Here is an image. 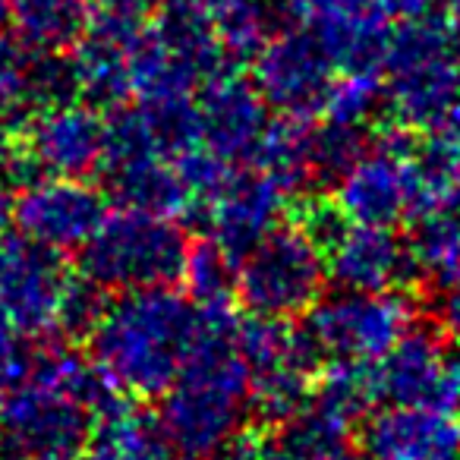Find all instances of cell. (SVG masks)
Wrapping results in <instances>:
<instances>
[{"label":"cell","mask_w":460,"mask_h":460,"mask_svg":"<svg viewBox=\"0 0 460 460\" xmlns=\"http://www.w3.org/2000/svg\"><path fill=\"white\" fill-rule=\"evenodd\" d=\"M108 303L111 294L104 288H98L85 275H70L64 284V294H60L54 328H60L70 341H89V334L98 328Z\"/></svg>","instance_id":"23"},{"label":"cell","mask_w":460,"mask_h":460,"mask_svg":"<svg viewBox=\"0 0 460 460\" xmlns=\"http://www.w3.org/2000/svg\"><path fill=\"white\" fill-rule=\"evenodd\" d=\"M104 186L108 196L120 202V208L152 211V215H190L192 196L183 177L177 173L173 161L148 158L133 164L104 167Z\"/></svg>","instance_id":"18"},{"label":"cell","mask_w":460,"mask_h":460,"mask_svg":"<svg viewBox=\"0 0 460 460\" xmlns=\"http://www.w3.org/2000/svg\"><path fill=\"white\" fill-rule=\"evenodd\" d=\"M161 460H186V457H180V454H177V457H173V454H164Z\"/></svg>","instance_id":"32"},{"label":"cell","mask_w":460,"mask_h":460,"mask_svg":"<svg viewBox=\"0 0 460 460\" xmlns=\"http://www.w3.org/2000/svg\"><path fill=\"white\" fill-rule=\"evenodd\" d=\"M89 429L92 410L29 366L20 382L0 388V447L10 460H79Z\"/></svg>","instance_id":"7"},{"label":"cell","mask_w":460,"mask_h":460,"mask_svg":"<svg viewBox=\"0 0 460 460\" xmlns=\"http://www.w3.org/2000/svg\"><path fill=\"white\" fill-rule=\"evenodd\" d=\"M199 334L183 369L161 394L158 429L164 445L186 460H208L243 432L250 420V369L240 359L237 303L196 306Z\"/></svg>","instance_id":"1"},{"label":"cell","mask_w":460,"mask_h":460,"mask_svg":"<svg viewBox=\"0 0 460 460\" xmlns=\"http://www.w3.org/2000/svg\"><path fill=\"white\" fill-rule=\"evenodd\" d=\"M234 271L237 265L230 262L208 237L205 240H190V252H186L183 278L186 296L196 306H217V303H237L234 296Z\"/></svg>","instance_id":"21"},{"label":"cell","mask_w":460,"mask_h":460,"mask_svg":"<svg viewBox=\"0 0 460 460\" xmlns=\"http://www.w3.org/2000/svg\"><path fill=\"white\" fill-rule=\"evenodd\" d=\"M108 215V196L83 177H41L20 190L13 224L22 237L60 252H79Z\"/></svg>","instance_id":"11"},{"label":"cell","mask_w":460,"mask_h":460,"mask_svg":"<svg viewBox=\"0 0 460 460\" xmlns=\"http://www.w3.org/2000/svg\"><path fill=\"white\" fill-rule=\"evenodd\" d=\"M435 328L460 353V290H445L435 303Z\"/></svg>","instance_id":"27"},{"label":"cell","mask_w":460,"mask_h":460,"mask_svg":"<svg viewBox=\"0 0 460 460\" xmlns=\"http://www.w3.org/2000/svg\"><path fill=\"white\" fill-rule=\"evenodd\" d=\"M13 205H16L13 186L0 177V237L10 234V224H13Z\"/></svg>","instance_id":"30"},{"label":"cell","mask_w":460,"mask_h":460,"mask_svg":"<svg viewBox=\"0 0 460 460\" xmlns=\"http://www.w3.org/2000/svg\"><path fill=\"white\" fill-rule=\"evenodd\" d=\"M328 284L325 252L296 224H278L234 271V296L252 315L300 319Z\"/></svg>","instance_id":"6"},{"label":"cell","mask_w":460,"mask_h":460,"mask_svg":"<svg viewBox=\"0 0 460 460\" xmlns=\"http://www.w3.org/2000/svg\"><path fill=\"white\" fill-rule=\"evenodd\" d=\"M441 0H382V7L388 13H397V16H407V20H416V16H426L438 7Z\"/></svg>","instance_id":"29"},{"label":"cell","mask_w":460,"mask_h":460,"mask_svg":"<svg viewBox=\"0 0 460 460\" xmlns=\"http://www.w3.org/2000/svg\"><path fill=\"white\" fill-rule=\"evenodd\" d=\"M10 148H13V139H10L7 127H4V123H0V158H4V155H7Z\"/></svg>","instance_id":"31"},{"label":"cell","mask_w":460,"mask_h":460,"mask_svg":"<svg viewBox=\"0 0 460 460\" xmlns=\"http://www.w3.org/2000/svg\"><path fill=\"white\" fill-rule=\"evenodd\" d=\"M413 325V303L397 290L338 288L300 315V332L322 366L378 363Z\"/></svg>","instance_id":"5"},{"label":"cell","mask_w":460,"mask_h":460,"mask_svg":"<svg viewBox=\"0 0 460 460\" xmlns=\"http://www.w3.org/2000/svg\"><path fill=\"white\" fill-rule=\"evenodd\" d=\"M167 454L158 420L142 413L127 394H117L92 416L79 460H161Z\"/></svg>","instance_id":"16"},{"label":"cell","mask_w":460,"mask_h":460,"mask_svg":"<svg viewBox=\"0 0 460 460\" xmlns=\"http://www.w3.org/2000/svg\"><path fill=\"white\" fill-rule=\"evenodd\" d=\"M369 139L363 136V127H347V123H332L313 127V177L315 183H338L341 173L363 155Z\"/></svg>","instance_id":"22"},{"label":"cell","mask_w":460,"mask_h":460,"mask_svg":"<svg viewBox=\"0 0 460 460\" xmlns=\"http://www.w3.org/2000/svg\"><path fill=\"white\" fill-rule=\"evenodd\" d=\"M0 460H10V457H7V454H4V447H0Z\"/></svg>","instance_id":"33"},{"label":"cell","mask_w":460,"mask_h":460,"mask_svg":"<svg viewBox=\"0 0 460 460\" xmlns=\"http://www.w3.org/2000/svg\"><path fill=\"white\" fill-rule=\"evenodd\" d=\"M70 278L60 252L22 237H0V306L7 309L26 338H41L54 328L58 303Z\"/></svg>","instance_id":"12"},{"label":"cell","mask_w":460,"mask_h":460,"mask_svg":"<svg viewBox=\"0 0 460 460\" xmlns=\"http://www.w3.org/2000/svg\"><path fill=\"white\" fill-rule=\"evenodd\" d=\"M407 246L416 278L438 294L460 290V199L416 221Z\"/></svg>","instance_id":"19"},{"label":"cell","mask_w":460,"mask_h":460,"mask_svg":"<svg viewBox=\"0 0 460 460\" xmlns=\"http://www.w3.org/2000/svg\"><path fill=\"white\" fill-rule=\"evenodd\" d=\"M208 460H269V451H265V438L259 432H237L227 445H221Z\"/></svg>","instance_id":"26"},{"label":"cell","mask_w":460,"mask_h":460,"mask_svg":"<svg viewBox=\"0 0 460 460\" xmlns=\"http://www.w3.org/2000/svg\"><path fill=\"white\" fill-rule=\"evenodd\" d=\"M426 146L460 167V102L426 129Z\"/></svg>","instance_id":"25"},{"label":"cell","mask_w":460,"mask_h":460,"mask_svg":"<svg viewBox=\"0 0 460 460\" xmlns=\"http://www.w3.org/2000/svg\"><path fill=\"white\" fill-rule=\"evenodd\" d=\"M22 146L48 177H89L102 171L104 123L92 111L58 108L32 123Z\"/></svg>","instance_id":"15"},{"label":"cell","mask_w":460,"mask_h":460,"mask_svg":"<svg viewBox=\"0 0 460 460\" xmlns=\"http://www.w3.org/2000/svg\"><path fill=\"white\" fill-rule=\"evenodd\" d=\"M382 83L372 73H353L338 89H328L325 95V114L332 123H347V127H363L376 108L382 104Z\"/></svg>","instance_id":"24"},{"label":"cell","mask_w":460,"mask_h":460,"mask_svg":"<svg viewBox=\"0 0 460 460\" xmlns=\"http://www.w3.org/2000/svg\"><path fill=\"white\" fill-rule=\"evenodd\" d=\"M385 102L407 133H426L460 102V32L441 7L416 16L391 41Z\"/></svg>","instance_id":"4"},{"label":"cell","mask_w":460,"mask_h":460,"mask_svg":"<svg viewBox=\"0 0 460 460\" xmlns=\"http://www.w3.org/2000/svg\"><path fill=\"white\" fill-rule=\"evenodd\" d=\"M26 334H22V328L16 325V319L7 313V309L0 306V363H7L10 357H16V353L26 347Z\"/></svg>","instance_id":"28"},{"label":"cell","mask_w":460,"mask_h":460,"mask_svg":"<svg viewBox=\"0 0 460 460\" xmlns=\"http://www.w3.org/2000/svg\"><path fill=\"white\" fill-rule=\"evenodd\" d=\"M202 146L227 164H252L269 120L250 92H215L199 114Z\"/></svg>","instance_id":"17"},{"label":"cell","mask_w":460,"mask_h":460,"mask_svg":"<svg viewBox=\"0 0 460 460\" xmlns=\"http://www.w3.org/2000/svg\"><path fill=\"white\" fill-rule=\"evenodd\" d=\"M186 252L190 237L177 217L120 208L104 215L89 243L79 250V275L108 294L177 288Z\"/></svg>","instance_id":"3"},{"label":"cell","mask_w":460,"mask_h":460,"mask_svg":"<svg viewBox=\"0 0 460 460\" xmlns=\"http://www.w3.org/2000/svg\"><path fill=\"white\" fill-rule=\"evenodd\" d=\"M328 281L344 290H397L413 275L410 246L394 227L347 221L325 250Z\"/></svg>","instance_id":"14"},{"label":"cell","mask_w":460,"mask_h":460,"mask_svg":"<svg viewBox=\"0 0 460 460\" xmlns=\"http://www.w3.org/2000/svg\"><path fill=\"white\" fill-rule=\"evenodd\" d=\"M376 366L378 403L460 413V353L429 328H410Z\"/></svg>","instance_id":"9"},{"label":"cell","mask_w":460,"mask_h":460,"mask_svg":"<svg viewBox=\"0 0 460 460\" xmlns=\"http://www.w3.org/2000/svg\"><path fill=\"white\" fill-rule=\"evenodd\" d=\"M366 460H460V413L385 403L363 420Z\"/></svg>","instance_id":"13"},{"label":"cell","mask_w":460,"mask_h":460,"mask_svg":"<svg viewBox=\"0 0 460 460\" xmlns=\"http://www.w3.org/2000/svg\"><path fill=\"white\" fill-rule=\"evenodd\" d=\"M284 208H288V192L275 180L265 177L259 167L246 171L237 164L202 205L192 208V215L205 217L208 240L237 265L278 224H284Z\"/></svg>","instance_id":"10"},{"label":"cell","mask_w":460,"mask_h":460,"mask_svg":"<svg viewBox=\"0 0 460 460\" xmlns=\"http://www.w3.org/2000/svg\"><path fill=\"white\" fill-rule=\"evenodd\" d=\"M199 334L196 303L173 288L111 296L89 334V359L127 397H161L183 369Z\"/></svg>","instance_id":"2"},{"label":"cell","mask_w":460,"mask_h":460,"mask_svg":"<svg viewBox=\"0 0 460 460\" xmlns=\"http://www.w3.org/2000/svg\"><path fill=\"white\" fill-rule=\"evenodd\" d=\"M334 202L350 221L397 227L420 217V173L416 146L407 129L394 127L369 142L357 161L334 183Z\"/></svg>","instance_id":"8"},{"label":"cell","mask_w":460,"mask_h":460,"mask_svg":"<svg viewBox=\"0 0 460 460\" xmlns=\"http://www.w3.org/2000/svg\"><path fill=\"white\" fill-rule=\"evenodd\" d=\"M252 164L288 196H300L306 186H313V127L306 117L290 114L288 120L269 123Z\"/></svg>","instance_id":"20"}]
</instances>
